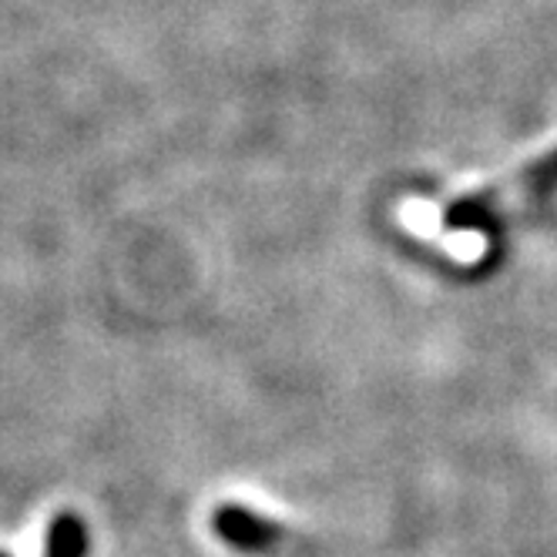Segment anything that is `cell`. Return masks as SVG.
<instances>
[{
    "mask_svg": "<svg viewBox=\"0 0 557 557\" xmlns=\"http://www.w3.org/2000/svg\"><path fill=\"white\" fill-rule=\"evenodd\" d=\"M212 524H215V534L225 544H232L238 550H249V554H262V550L275 547V541H278V531L269 521H262L259 513H249L246 507H238V504L219 507L215 517H212Z\"/></svg>",
    "mask_w": 557,
    "mask_h": 557,
    "instance_id": "cell-1",
    "label": "cell"
},
{
    "mask_svg": "<svg viewBox=\"0 0 557 557\" xmlns=\"http://www.w3.org/2000/svg\"><path fill=\"white\" fill-rule=\"evenodd\" d=\"M0 557H4V554H0Z\"/></svg>",
    "mask_w": 557,
    "mask_h": 557,
    "instance_id": "cell-3",
    "label": "cell"
},
{
    "mask_svg": "<svg viewBox=\"0 0 557 557\" xmlns=\"http://www.w3.org/2000/svg\"><path fill=\"white\" fill-rule=\"evenodd\" d=\"M85 554H88L85 524L77 521V517H71V513H61L58 521L51 524L45 557H85Z\"/></svg>",
    "mask_w": 557,
    "mask_h": 557,
    "instance_id": "cell-2",
    "label": "cell"
}]
</instances>
